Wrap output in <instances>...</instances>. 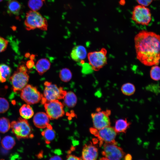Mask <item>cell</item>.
Wrapping results in <instances>:
<instances>
[{"mask_svg": "<svg viewBox=\"0 0 160 160\" xmlns=\"http://www.w3.org/2000/svg\"><path fill=\"white\" fill-rule=\"evenodd\" d=\"M136 57L147 66L158 65L160 60V36L152 31L142 30L134 39Z\"/></svg>", "mask_w": 160, "mask_h": 160, "instance_id": "1", "label": "cell"}, {"mask_svg": "<svg viewBox=\"0 0 160 160\" xmlns=\"http://www.w3.org/2000/svg\"><path fill=\"white\" fill-rule=\"evenodd\" d=\"M29 77L26 66L24 64L19 65L9 79L13 91L15 92L21 91L27 85Z\"/></svg>", "mask_w": 160, "mask_h": 160, "instance_id": "2", "label": "cell"}, {"mask_svg": "<svg viewBox=\"0 0 160 160\" xmlns=\"http://www.w3.org/2000/svg\"><path fill=\"white\" fill-rule=\"evenodd\" d=\"M25 25L28 31L36 28L46 31L48 26L46 18L39 12L32 10L29 11L26 13Z\"/></svg>", "mask_w": 160, "mask_h": 160, "instance_id": "3", "label": "cell"}, {"mask_svg": "<svg viewBox=\"0 0 160 160\" xmlns=\"http://www.w3.org/2000/svg\"><path fill=\"white\" fill-rule=\"evenodd\" d=\"M10 124L12 131L18 139L33 137L32 128L26 119L20 117Z\"/></svg>", "mask_w": 160, "mask_h": 160, "instance_id": "4", "label": "cell"}, {"mask_svg": "<svg viewBox=\"0 0 160 160\" xmlns=\"http://www.w3.org/2000/svg\"><path fill=\"white\" fill-rule=\"evenodd\" d=\"M45 88L41 103L44 104L46 102L63 99L67 92L63 88L56 84L46 81L44 83Z\"/></svg>", "mask_w": 160, "mask_h": 160, "instance_id": "5", "label": "cell"}, {"mask_svg": "<svg viewBox=\"0 0 160 160\" xmlns=\"http://www.w3.org/2000/svg\"><path fill=\"white\" fill-rule=\"evenodd\" d=\"M90 131L97 138L100 145L105 143L117 144L115 140L117 133L113 127L109 126L98 130L91 128Z\"/></svg>", "mask_w": 160, "mask_h": 160, "instance_id": "6", "label": "cell"}, {"mask_svg": "<svg viewBox=\"0 0 160 160\" xmlns=\"http://www.w3.org/2000/svg\"><path fill=\"white\" fill-rule=\"evenodd\" d=\"M107 52L106 49L102 48L99 51L90 52L88 54L89 64L92 70L98 71L107 64Z\"/></svg>", "mask_w": 160, "mask_h": 160, "instance_id": "7", "label": "cell"}, {"mask_svg": "<svg viewBox=\"0 0 160 160\" xmlns=\"http://www.w3.org/2000/svg\"><path fill=\"white\" fill-rule=\"evenodd\" d=\"M132 20L136 24L148 25L151 20V15L150 9L143 5L135 6L133 10Z\"/></svg>", "mask_w": 160, "mask_h": 160, "instance_id": "8", "label": "cell"}, {"mask_svg": "<svg viewBox=\"0 0 160 160\" xmlns=\"http://www.w3.org/2000/svg\"><path fill=\"white\" fill-rule=\"evenodd\" d=\"M111 113L110 110L102 111L100 108L97 109L96 111L91 114L94 128L98 130L110 126L109 116Z\"/></svg>", "mask_w": 160, "mask_h": 160, "instance_id": "9", "label": "cell"}, {"mask_svg": "<svg viewBox=\"0 0 160 160\" xmlns=\"http://www.w3.org/2000/svg\"><path fill=\"white\" fill-rule=\"evenodd\" d=\"M21 91V98L28 104L38 103L43 97L36 87L30 84L27 85Z\"/></svg>", "mask_w": 160, "mask_h": 160, "instance_id": "10", "label": "cell"}, {"mask_svg": "<svg viewBox=\"0 0 160 160\" xmlns=\"http://www.w3.org/2000/svg\"><path fill=\"white\" fill-rule=\"evenodd\" d=\"M102 154L108 160H121L125 155L123 149L117 144H104Z\"/></svg>", "mask_w": 160, "mask_h": 160, "instance_id": "11", "label": "cell"}, {"mask_svg": "<svg viewBox=\"0 0 160 160\" xmlns=\"http://www.w3.org/2000/svg\"><path fill=\"white\" fill-rule=\"evenodd\" d=\"M44 105L46 113L49 119H58L65 114L63 105L58 100L46 102Z\"/></svg>", "mask_w": 160, "mask_h": 160, "instance_id": "12", "label": "cell"}, {"mask_svg": "<svg viewBox=\"0 0 160 160\" xmlns=\"http://www.w3.org/2000/svg\"><path fill=\"white\" fill-rule=\"evenodd\" d=\"M98 154L97 148L91 143L84 145L81 158L83 160H97Z\"/></svg>", "mask_w": 160, "mask_h": 160, "instance_id": "13", "label": "cell"}, {"mask_svg": "<svg viewBox=\"0 0 160 160\" xmlns=\"http://www.w3.org/2000/svg\"><path fill=\"white\" fill-rule=\"evenodd\" d=\"M87 55V52L85 47L82 45H78L74 47L70 54L73 60L81 64H84V60Z\"/></svg>", "mask_w": 160, "mask_h": 160, "instance_id": "14", "label": "cell"}, {"mask_svg": "<svg viewBox=\"0 0 160 160\" xmlns=\"http://www.w3.org/2000/svg\"><path fill=\"white\" fill-rule=\"evenodd\" d=\"M49 119L47 114L43 112H39L34 116L33 121L37 127L43 129L47 127L49 124Z\"/></svg>", "mask_w": 160, "mask_h": 160, "instance_id": "15", "label": "cell"}, {"mask_svg": "<svg viewBox=\"0 0 160 160\" xmlns=\"http://www.w3.org/2000/svg\"><path fill=\"white\" fill-rule=\"evenodd\" d=\"M130 124L131 123L128 121L127 119H120L115 121L113 128L117 134L125 133Z\"/></svg>", "mask_w": 160, "mask_h": 160, "instance_id": "16", "label": "cell"}, {"mask_svg": "<svg viewBox=\"0 0 160 160\" xmlns=\"http://www.w3.org/2000/svg\"><path fill=\"white\" fill-rule=\"evenodd\" d=\"M50 66L51 63L49 60L44 58L39 60L36 64L35 67L38 73L41 75L50 68Z\"/></svg>", "mask_w": 160, "mask_h": 160, "instance_id": "17", "label": "cell"}, {"mask_svg": "<svg viewBox=\"0 0 160 160\" xmlns=\"http://www.w3.org/2000/svg\"><path fill=\"white\" fill-rule=\"evenodd\" d=\"M7 5V12L9 14L16 15H19L22 7L18 1L15 0H10Z\"/></svg>", "mask_w": 160, "mask_h": 160, "instance_id": "18", "label": "cell"}, {"mask_svg": "<svg viewBox=\"0 0 160 160\" xmlns=\"http://www.w3.org/2000/svg\"><path fill=\"white\" fill-rule=\"evenodd\" d=\"M41 135L47 144H49L54 139L56 135L55 131L49 124L47 126V129L41 132Z\"/></svg>", "mask_w": 160, "mask_h": 160, "instance_id": "19", "label": "cell"}, {"mask_svg": "<svg viewBox=\"0 0 160 160\" xmlns=\"http://www.w3.org/2000/svg\"><path fill=\"white\" fill-rule=\"evenodd\" d=\"M63 99L64 104L69 108L74 107L77 103V97L75 94L71 91L67 92Z\"/></svg>", "mask_w": 160, "mask_h": 160, "instance_id": "20", "label": "cell"}, {"mask_svg": "<svg viewBox=\"0 0 160 160\" xmlns=\"http://www.w3.org/2000/svg\"><path fill=\"white\" fill-rule=\"evenodd\" d=\"M19 113L21 116L25 119L31 118L34 114L32 108L28 104L23 105L19 110Z\"/></svg>", "mask_w": 160, "mask_h": 160, "instance_id": "21", "label": "cell"}, {"mask_svg": "<svg viewBox=\"0 0 160 160\" xmlns=\"http://www.w3.org/2000/svg\"><path fill=\"white\" fill-rule=\"evenodd\" d=\"M11 73L10 67L5 64L0 65V82H5Z\"/></svg>", "mask_w": 160, "mask_h": 160, "instance_id": "22", "label": "cell"}, {"mask_svg": "<svg viewBox=\"0 0 160 160\" xmlns=\"http://www.w3.org/2000/svg\"><path fill=\"white\" fill-rule=\"evenodd\" d=\"M2 146L5 149L9 150L12 149L15 144V139L12 136H6L4 137L1 141Z\"/></svg>", "mask_w": 160, "mask_h": 160, "instance_id": "23", "label": "cell"}, {"mask_svg": "<svg viewBox=\"0 0 160 160\" xmlns=\"http://www.w3.org/2000/svg\"><path fill=\"white\" fill-rule=\"evenodd\" d=\"M135 85L130 83H126L122 85L121 91L125 95L129 96L133 95L135 91Z\"/></svg>", "mask_w": 160, "mask_h": 160, "instance_id": "24", "label": "cell"}, {"mask_svg": "<svg viewBox=\"0 0 160 160\" xmlns=\"http://www.w3.org/2000/svg\"><path fill=\"white\" fill-rule=\"evenodd\" d=\"M59 76L61 81L64 82H68L71 79L72 73L69 69L63 68L60 70Z\"/></svg>", "mask_w": 160, "mask_h": 160, "instance_id": "25", "label": "cell"}, {"mask_svg": "<svg viewBox=\"0 0 160 160\" xmlns=\"http://www.w3.org/2000/svg\"><path fill=\"white\" fill-rule=\"evenodd\" d=\"M11 127L9 120L3 117L0 118V132L4 133L8 131Z\"/></svg>", "mask_w": 160, "mask_h": 160, "instance_id": "26", "label": "cell"}, {"mask_svg": "<svg viewBox=\"0 0 160 160\" xmlns=\"http://www.w3.org/2000/svg\"><path fill=\"white\" fill-rule=\"evenodd\" d=\"M43 1L44 0H29L28 6L32 10L37 11L43 6Z\"/></svg>", "mask_w": 160, "mask_h": 160, "instance_id": "27", "label": "cell"}, {"mask_svg": "<svg viewBox=\"0 0 160 160\" xmlns=\"http://www.w3.org/2000/svg\"><path fill=\"white\" fill-rule=\"evenodd\" d=\"M150 71V76L154 81H158L160 79V68L158 65L152 66Z\"/></svg>", "mask_w": 160, "mask_h": 160, "instance_id": "28", "label": "cell"}, {"mask_svg": "<svg viewBox=\"0 0 160 160\" xmlns=\"http://www.w3.org/2000/svg\"><path fill=\"white\" fill-rule=\"evenodd\" d=\"M9 108L8 101L4 98L0 97V113H3L7 111Z\"/></svg>", "mask_w": 160, "mask_h": 160, "instance_id": "29", "label": "cell"}, {"mask_svg": "<svg viewBox=\"0 0 160 160\" xmlns=\"http://www.w3.org/2000/svg\"><path fill=\"white\" fill-rule=\"evenodd\" d=\"M8 44L7 40L0 36V53L6 50Z\"/></svg>", "mask_w": 160, "mask_h": 160, "instance_id": "30", "label": "cell"}, {"mask_svg": "<svg viewBox=\"0 0 160 160\" xmlns=\"http://www.w3.org/2000/svg\"><path fill=\"white\" fill-rule=\"evenodd\" d=\"M153 0H136L137 2L140 5L147 7L152 2Z\"/></svg>", "mask_w": 160, "mask_h": 160, "instance_id": "31", "label": "cell"}, {"mask_svg": "<svg viewBox=\"0 0 160 160\" xmlns=\"http://www.w3.org/2000/svg\"><path fill=\"white\" fill-rule=\"evenodd\" d=\"M65 160H83L81 157H77L74 155L69 154L66 157Z\"/></svg>", "mask_w": 160, "mask_h": 160, "instance_id": "32", "label": "cell"}, {"mask_svg": "<svg viewBox=\"0 0 160 160\" xmlns=\"http://www.w3.org/2000/svg\"><path fill=\"white\" fill-rule=\"evenodd\" d=\"M34 64V62L33 60V59H31L30 60L28 61L27 62L26 66L27 68H30L33 66Z\"/></svg>", "mask_w": 160, "mask_h": 160, "instance_id": "33", "label": "cell"}, {"mask_svg": "<svg viewBox=\"0 0 160 160\" xmlns=\"http://www.w3.org/2000/svg\"><path fill=\"white\" fill-rule=\"evenodd\" d=\"M49 160H63L60 157L58 156L55 155L52 156Z\"/></svg>", "mask_w": 160, "mask_h": 160, "instance_id": "34", "label": "cell"}, {"mask_svg": "<svg viewBox=\"0 0 160 160\" xmlns=\"http://www.w3.org/2000/svg\"><path fill=\"white\" fill-rule=\"evenodd\" d=\"M124 160H132V156L129 154H128L124 155Z\"/></svg>", "mask_w": 160, "mask_h": 160, "instance_id": "35", "label": "cell"}, {"mask_svg": "<svg viewBox=\"0 0 160 160\" xmlns=\"http://www.w3.org/2000/svg\"><path fill=\"white\" fill-rule=\"evenodd\" d=\"M98 160H108V159H107L105 157H103L101 158L100 159Z\"/></svg>", "mask_w": 160, "mask_h": 160, "instance_id": "36", "label": "cell"}, {"mask_svg": "<svg viewBox=\"0 0 160 160\" xmlns=\"http://www.w3.org/2000/svg\"><path fill=\"white\" fill-rule=\"evenodd\" d=\"M3 0H0V2L2 1Z\"/></svg>", "mask_w": 160, "mask_h": 160, "instance_id": "37", "label": "cell"}, {"mask_svg": "<svg viewBox=\"0 0 160 160\" xmlns=\"http://www.w3.org/2000/svg\"></svg>", "mask_w": 160, "mask_h": 160, "instance_id": "38", "label": "cell"}, {"mask_svg": "<svg viewBox=\"0 0 160 160\" xmlns=\"http://www.w3.org/2000/svg\"></svg>", "mask_w": 160, "mask_h": 160, "instance_id": "39", "label": "cell"}]
</instances>
